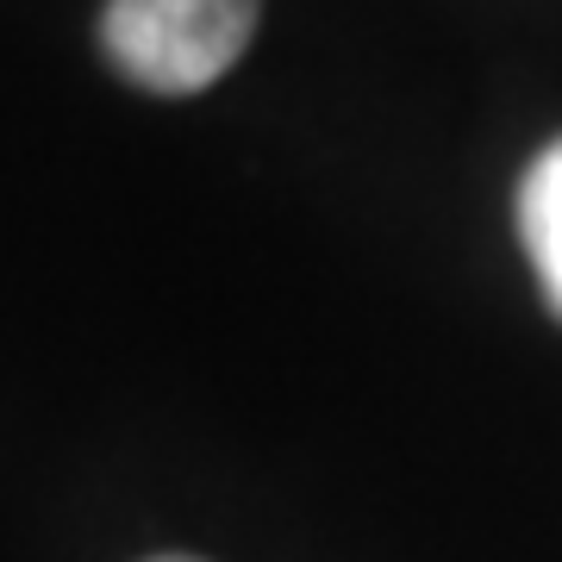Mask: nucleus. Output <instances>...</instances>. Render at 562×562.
Returning <instances> with one entry per match:
<instances>
[{
	"label": "nucleus",
	"mask_w": 562,
	"mask_h": 562,
	"mask_svg": "<svg viewBox=\"0 0 562 562\" xmlns=\"http://www.w3.org/2000/svg\"><path fill=\"white\" fill-rule=\"evenodd\" d=\"M257 38V0H106L101 50L150 94H201Z\"/></svg>",
	"instance_id": "nucleus-1"
},
{
	"label": "nucleus",
	"mask_w": 562,
	"mask_h": 562,
	"mask_svg": "<svg viewBox=\"0 0 562 562\" xmlns=\"http://www.w3.org/2000/svg\"><path fill=\"white\" fill-rule=\"evenodd\" d=\"M150 562H201V557H150Z\"/></svg>",
	"instance_id": "nucleus-3"
},
{
	"label": "nucleus",
	"mask_w": 562,
	"mask_h": 562,
	"mask_svg": "<svg viewBox=\"0 0 562 562\" xmlns=\"http://www.w3.org/2000/svg\"><path fill=\"white\" fill-rule=\"evenodd\" d=\"M519 238L538 269L543 301L562 319V138L543 144L519 181Z\"/></svg>",
	"instance_id": "nucleus-2"
}]
</instances>
